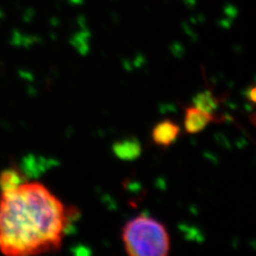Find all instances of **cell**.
<instances>
[{
	"mask_svg": "<svg viewBox=\"0 0 256 256\" xmlns=\"http://www.w3.org/2000/svg\"><path fill=\"white\" fill-rule=\"evenodd\" d=\"M114 152L118 158L124 162H134L142 154L141 143L136 138H128L116 142Z\"/></svg>",
	"mask_w": 256,
	"mask_h": 256,
	"instance_id": "cell-5",
	"label": "cell"
},
{
	"mask_svg": "<svg viewBox=\"0 0 256 256\" xmlns=\"http://www.w3.org/2000/svg\"><path fill=\"white\" fill-rule=\"evenodd\" d=\"M188 8H194L196 6V0H182Z\"/></svg>",
	"mask_w": 256,
	"mask_h": 256,
	"instance_id": "cell-8",
	"label": "cell"
},
{
	"mask_svg": "<svg viewBox=\"0 0 256 256\" xmlns=\"http://www.w3.org/2000/svg\"><path fill=\"white\" fill-rule=\"evenodd\" d=\"M180 134V127L172 120H164L157 123L152 130V141L155 146L168 148L178 141Z\"/></svg>",
	"mask_w": 256,
	"mask_h": 256,
	"instance_id": "cell-4",
	"label": "cell"
},
{
	"mask_svg": "<svg viewBox=\"0 0 256 256\" xmlns=\"http://www.w3.org/2000/svg\"><path fill=\"white\" fill-rule=\"evenodd\" d=\"M122 240L130 256H166L171 249V238L164 224L143 214L125 224Z\"/></svg>",
	"mask_w": 256,
	"mask_h": 256,
	"instance_id": "cell-2",
	"label": "cell"
},
{
	"mask_svg": "<svg viewBox=\"0 0 256 256\" xmlns=\"http://www.w3.org/2000/svg\"><path fill=\"white\" fill-rule=\"evenodd\" d=\"M246 98L250 102L256 105V86L249 88V90H248L246 93Z\"/></svg>",
	"mask_w": 256,
	"mask_h": 256,
	"instance_id": "cell-7",
	"label": "cell"
},
{
	"mask_svg": "<svg viewBox=\"0 0 256 256\" xmlns=\"http://www.w3.org/2000/svg\"><path fill=\"white\" fill-rule=\"evenodd\" d=\"M220 102L221 100L210 90L196 94L194 98V104L196 107L210 114H214V112L217 111L220 106Z\"/></svg>",
	"mask_w": 256,
	"mask_h": 256,
	"instance_id": "cell-6",
	"label": "cell"
},
{
	"mask_svg": "<svg viewBox=\"0 0 256 256\" xmlns=\"http://www.w3.org/2000/svg\"><path fill=\"white\" fill-rule=\"evenodd\" d=\"M68 208L40 182L18 170L0 175V252L31 256L61 249L70 226Z\"/></svg>",
	"mask_w": 256,
	"mask_h": 256,
	"instance_id": "cell-1",
	"label": "cell"
},
{
	"mask_svg": "<svg viewBox=\"0 0 256 256\" xmlns=\"http://www.w3.org/2000/svg\"><path fill=\"white\" fill-rule=\"evenodd\" d=\"M218 118L214 114L198 109L196 106H190L185 109L184 116V128L189 134H196L205 130L212 123L217 122Z\"/></svg>",
	"mask_w": 256,
	"mask_h": 256,
	"instance_id": "cell-3",
	"label": "cell"
}]
</instances>
